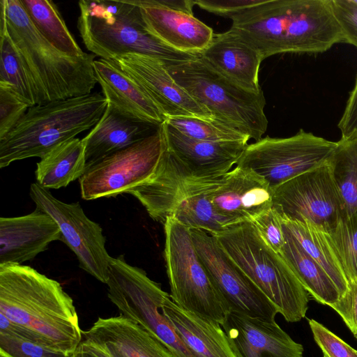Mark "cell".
I'll return each instance as SVG.
<instances>
[{
	"mask_svg": "<svg viewBox=\"0 0 357 357\" xmlns=\"http://www.w3.org/2000/svg\"><path fill=\"white\" fill-rule=\"evenodd\" d=\"M97 82L108 104L132 119L160 126L166 117L144 90L113 61L95 59Z\"/></svg>",
	"mask_w": 357,
	"mask_h": 357,
	"instance_id": "22",
	"label": "cell"
},
{
	"mask_svg": "<svg viewBox=\"0 0 357 357\" xmlns=\"http://www.w3.org/2000/svg\"><path fill=\"white\" fill-rule=\"evenodd\" d=\"M221 327L238 357H303V346L275 321L230 312Z\"/></svg>",
	"mask_w": 357,
	"mask_h": 357,
	"instance_id": "19",
	"label": "cell"
},
{
	"mask_svg": "<svg viewBox=\"0 0 357 357\" xmlns=\"http://www.w3.org/2000/svg\"><path fill=\"white\" fill-rule=\"evenodd\" d=\"M61 230L47 213L36 208L27 215L0 218V264L30 261L49 244L61 240Z\"/></svg>",
	"mask_w": 357,
	"mask_h": 357,
	"instance_id": "20",
	"label": "cell"
},
{
	"mask_svg": "<svg viewBox=\"0 0 357 357\" xmlns=\"http://www.w3.org/2000/svg\"><path fill=\"white\" fill-rule=\"evenodd\" d=\"M281 220L283 230L289 234L302 249L324 269L341 297L343 296L349 289L350 281L327 232L306 219L291 220L281 218Z\"/></svg>",
	"mask_w": 357,
	"mask_h": 357,
	"instance_id": "27",
	"label": "cell"
},
{
	"mask_svg": "<svg viewBox=\"0 0 357 357\" xmlns=\"http://www.w3.org/2000/svg\"><path fill=\"white\" fill-rule=\"evenodd\" d=\"M0 82L10 84L29 107L38 96L29 70L6 31L0 29Z\"/></svg>",
	"mask_w": 357,
	"mask_h": 357,
	"instance_id": "32",
	"label": "cell"
},
{
	"mask_svg": "<svg viewBox=\"0 0 357 357\" xmlns=\"http://www.w3.org/2000/svg\"><path fill=\"white\" fill-rule=\"evenodd\" d=\"M132 1L139 10L146 30L176 51L200 55L213 39V29L194 14L170 8L160 0Z\"/></svg>",
	"mask_w": 357,
	"mask_h": 357,
	"instance_id": "17",
	"label": "cell"
},
{
	"mask_svg": "<svg viewBox=\"0 0 357 357\" xmlns=\"http://www.w3.org/2000/svg\"><path fill=\"white\" fill-rule=\"evenodd\" d=\"M354 2H355V3H357V0H354Z\"/></svg>",
	"mask_w": 357,
	"mask_h": 357,
	"instance_id": "47",
	"label": "cell"
},
{
	"mask_svg": "<svg viewBox=\"0 0 357 357\" xmlns=\"http://www.w3.org/2000/svg\"><path fill=\"white\" fill-rule=\"evenodd\" d=\"M158 127L128 118L108 104L98 123L82 139L86 165L142 140Z\"/></svg>",
	"mask_w": 357,
	"mask_h": 357,
	"instance_id": "25",
	"label": "cell"
},
{
	"mask_svg": "<svg viewBox=\"0 0 357 357\" xmlns=\"http://www.w3.org/2000/svg\"><path fill=\"white\" fill-rule=\"evenodd\" d=\"M283 231L285 242L279 253L310 296L317 302L329 307L335 304L341 296L329 275L289 234Z\"/></svg>",
	"mask_w": 357,
	"mask_h": 357,
	"instance_id": "29",
	"label": "cell"
},
{
	"mask_svg": "<svg viewBox=\"0 0 357 357\" xmlns=\"http://www.w3.org/2000/svg\"><path fill=\"white\" fill-rule=\"evenodd\" d=\"M224 176H205L195 172L166 144L153 174L128 193L142 204L152 219L164 224L182 201L213 190Z\"/></svg>",
	"mask_w": 357,
	"mask_h": 357,
	"instance_id": "14",
	"label": "cell"
},
{
	"mask_svg": "<svg viewBox=\"0 0 357 357\" xmlns=\"http://www.w3.org/2000/svg\"><path fill=\"white\" fill-rule=\"evenodd\" d=\"M331 307L337 312L357 338V279L350 282L346 294Z\"/></svg>",
	"mask_w": 357,
	"mask_h": 357,
	"instance_id": "42",
	"label": "cell"
},
{
	"mask_svg": "<svg viewBox=\"0 0 357 357\" xmlns=\"http://www.w3.org/2000/svg\"><path fill=\"white\" fill-rule=\"evenodd\" d=\"M82 334L112 344L125 357H174L156 336L121 314L99 318Z\"/></svg>",
	"mask_w": 357,
	"mask_h": 357,
	"instance_id": "26",
	"label": "cell"
},
{
	"mask_svg": "<svg viewBox=\"0 0 357 357\" xmlns=\"http://www.w3.org/2000/svg\"><path fill=\"white\" fill-rule=\"evenodd\" d=\"M29 107L10 84L0 82V139L14 128Z\"/></svg>",
	"mask_w": 357,
	"mask_h": 357,
	"instance_id": "37",
	"label": "cell"
},
{
	"mask_svg": "<svg viewBox=\"0 0 357 357\" xmlns=\"http://www.w3.org/2000/svg\"><path fill=\"white\" fill-rule=\"evenodd\" d=\"M201 58L219 74L251 93H263L259 82L263 59L259 52L238 33H214Z\"/></svg>",
	"mask_w": 357,
	"mask_h": 357,
	"instance_id": "21",
	"label": "cell"
},
{
	"mask_svg": "<svg viewBox=\"0 0 357 357\" xmlns=\"http://www.w3.org/2000/svg\"><path fill=\"white\" fill-rule=\"evenodd\" d=\"M231 20L230 29L263 60L281 53H323L345 43L331 0H264Z\"/></svg>",
	"mask_w": 357,
	"mask_h": 357,
	"instance_id": "1",
	"label": "cell"
},
{
	"mask_svg": "<svg viewBox=\"0 0 357 357\" xmlns=\"http://www.w3.org/2000/svg\"><path fill=\"white\" fill-rule=\"evenodd\" d=\"M167 147L195 172L205 176H222L236 165L246 142H208L188 137L164 122Z\"/></svg>",
	"mask_w": 357,
	"mask_h": 357,
	"instance_id": "23",
	"label": "cell"
},
{
	"mask_svg": "<svg viewBox=\"0 0 357 357\" xmlns=\"http://www.w3.org/2000/svg\"><path fill=\"white\" fill-rule=\"evenodd\" d=\"M273 194L262 176L249 168L236 166L208 192V197L216 211L236 225L252 222L269 210Z\"/></svg>",
	"mask_w": 357,
	"mask_h": 357,
	"instance_id": "18",
	"label": "cell"
},
{
	"mask_svg": "<svg viewBox=\"0 0 357 357\" xmlns=\"http://www.w3.org/2000/svg\"><path fill=\"white\" fill-rule=\"evenodd\" d=\"M107 105L102 94L94 92L29 107L0 139V168L17 160L40 158L60 143L93 128Z\"/></svg>",
	"mask_w": 357,
	"mask_h": 357,
	"instance_id": "4",
	"label": "cell"
},
{
	"mask_svg": "<svg viewBox=\"0 0 357 357\" xmlns=\"http://www.w3.org/2000/svg\"><path fill=\"white\" fill-rule=\"evenodd\" d=\"M272 206L282 218L306 219L332 230L342 218V202L328 160L275 188Z\"/></svg>",
	"mask_w": 357,
	"mask_h": 357,
	"instance_id": "11",
	"label": "cell"
},
{
	"mask_svg": "<svg viewBox=\"0 0 357 357\" xmlns=\"http://www.w3.org/2000/svg\"><path fill=\"white\" fill-rule=\"evenodd\" d=\"M166 6L182 12L193 14L195 6L192 0H160Z\"/></svg>",
	"mask_w": 357,
	"mask_h": 357,
	"instance_id": "45",
	"label": "cell"
},
{
	"mask_svg": "<svg viewBox=\"0 0 357 357\" xmlns=\"http://www.w3.org/2000/svg\"><path fill=\"white\" fill-rule=\"evenodd\" d=\"M79 8L77 29L82 42L100 59L138 54L168 66L199 56L176 51L151 36L132 0H81Z\"/></svg>",
	"mask_w": 357,
	"mask_h": 357,
	"instance_id": "5",
	"label": "cell"
},
{
	"mask_svg": "<svg viewBox=\"0 0 357 357\" xmlns=\"http://www.w3.org/2000/svg\"><path fill=\"white\" fill-rule=\"evenodd\" d=\"M165 148L162 124L142 140L87 165L79 179L82 199L128 193L153 174Z\"/></svg>",
	"mask_w": 357,
	"mask_h": 357,
	"instance_id": "10",
	"label": "cell"
},
{
	"mask_svg": "<svg viewBox=\"0 0 357 357\" xmlns=\"http://www.w3.org/2000/svg\"><path fill=\"white\" fill-rule=\"evenodd\" d=\"M30 20L45 39L61 52L80 56L84 52L52 1L20 0Z\"/></svg>",
	"mask_w": 357,
	"mask_h": 357,
	"instance_id": "31",
	"label": "cell"
},
{
	"mask_svg": "<svg viewBox=\"0 0 357 357\" xmlns=\"http://www.w3.org/2000/svg\"><path fill=\"white\" fill-rule=\"evenodd\" d=\"M0 29L25 63L38 105L91 93L98 83L93 66L96 55L72 56L57 50L34 26L20 0L0 1Z\"/></svg>",
	"mask_w": 357,
	"mask_h": 357,
	"instance_id": "3",
	"label": "cell"
},
{
	"mask_svg": "<svg viewBox=\"0 0 357 357\" xmlns=\"http://www.w3.org/2000/svg\"><path fill=\"white\" fill-rule=\"evenodd\" d=\"M112 61L144 90L166 119L213 118L174 79L161 61L138 54H125Z\"/></svg>",
	"mask_w": 357,
	"mask_h": 357,
	"instance_id": "16",
	"label": "cell"
},
{
	"mask_svg": "<svg viewBox=\"0 0 357 357\" xmlns=\"http://www.w3.org/2000/svg\"><path fill=\"white\" fill-rule=\"evenodd\" d=\"M208 192L197 194L184 199L176 207L170 217L190 230L200 229L212 235L234 225L229 219L216 211L209 199Z\"/></svg>",
	"mask_w": 357,
	"mask_h": 357,
	"instance_id": "33",
	"label": "cell"
},
{
	"mask_svg": "<svg viewBox=\"0 0 357 357\" xmlns=\"http://www.w3.org/2000/svg\"><path fill=\"white\" fill-rule=\"evenodd\" d=\"M30 197L36 208L49 214L61 230V240L76 255L79 266L106 284L111 259L99 224L90 220L78 202L65 203L37 183L30 186Z\"/></svg>",
	"mask_w": 357,
	"mask_h": 357,
	"instance_id": "12",
	"label": "cell"
},
{
	"mask_svg": "<svg viewBox=\"0 0 357 357\" xmlns=\"http://www.w3.org/2000/svg\"><path fill=\"white\" fill-rule=\"evenodd\" d=\"M213 236L286 321L296 322L305 317L310 294L281 255L263 239L252 222L234 225Z\"/></svg>",
	"mask_w": 357,
	"mask_h": 357,
	"instance_id": "6",
	"label": "cell"
},
{
	"mask_svg": "<svg viewBox=\"0 0 357 357\" xmlns=\"http://www.w3.org/2000/svg\"><path fill=\"white\" fill-rule=\"evenodd\" d=\"M335 16L340 26L345 43L357 48V3L354 0H331Z\"/></svg>",
	"mask_w": 357,
	"mask_h": 357,
	"instance_id": "40",
	"label": "cell"
},
{
	"mask_svg": "<svg viewBox=\"0 0 357 357\" xmlns=\"http://www.w3.org/2000/svg\"><path fill=\"white\" fill-rule=\"evenodd\" d=\"M197 252L231 312L275 321L276 306L229 257L214 236L190 230Z\"/></svg>",
	"mask_w": 357,
	"mask_h": 357,
	"instance_id": "13",
	"label": "cell"
},
{
	"mask_svg": "<svg viewBox=\"0 0 357 357\" xmlns=\"http://www.w3.org/2000/svg\"><path fill=\"white\" fill-rule=\"evenodd\" d=\"M73 354L0 332V357H73Z\"/></svg>",
	"mask_w": 357,
	"mask_h": 357,
	"instance_id": "36",
	"label": "cell"
},
{
	"mask_svg": "<svg viewBox=\"0 0 357 357\" xmlns=\"http://www.w3.org/2000/svg\"><path fill=\"white\" fill-rule=\"evenodd\" d=\"M73 357H96L80 342L76 350L73 354Z\"/></svg>",
	"mask_w": 357,
	"mask_h": 357,
	"instance_id": "46",
	"label": "cell"
},
{
	"mask_svg": "<svg viewBox=\"0 0 357 357\" xmlns=\"http://www.w3.org/2000/svg\"><path fill=\"white\" fill-rule=\"evenodd\" d=\"M174 79L212 116L255 141L268 127L264 93L245 91L210 67L199 56L165 66Z\"/></svg>",
	"mask_w": 357,
	"mask_h": 357,
	"instance_id": "7",
	"label": "cell"
},
{
	"mask_svg": "<svg viewBox=\"0 0 357 357\" xmlns=\"http://www.w3.org/2000/svg\"><path fill=\"white\" fill-rule=\"evenodd\" d=\"M0 312L54 349L73 354L82 340L72 298L29 266L0 264Z\"/></svg>",
	"mask_w": 357,
	"mask_h": 357,
	"instance_id": "2",
	"label": "cell"
},
{
	"mask_svg": "<svg viewBox=\"0 0 357 357\" xmlns=\"http://www.w3.org/2000/svg\"><path fill=\"white\" fill-rule=\"evenodd\" d=\"M264 0H195L194 4L213 14L231 19L242 11L261 3Z\"/></svg>",
	"mask_w": 357,
	"mask_h": 357,
	"instance_id": "41",
	"label": "cell"
},
{
	"mask_svg": "<svg viewBox=\"0 0 357 357\" xmlns=\"http://www.w3.org/2000/svg\"><path fill=\"white\" fill-rule=\"evenodd\" d=\"M314 341L324 357H357V350L314 319H309Z\"/></svg>",
	"mask_w": 357,
	"mask_h": 357,
	"instance_id": "38",
	"label": "cell"
},
{
	"mask_svg": "<svg viewBox=\"0 0 357 357\" xmlns=\"http://www.w3.org/2000/svg\"><path fill=\"white\" fill-rule=\"evenodd\" d=\"M337 142L301 128L288 137H262L248 144L236 166L262 176L273 191L289 180L318 167L329 159Z\"/></svg>",
	"mask_w": 357,
	"mask_h": 357,
	"instance_id": "9",
	"label": "cell"
},
{
	"mask_svg": "<svg viewBox=\"0 0 357 357\" xmlns=\"http://www.w3.org/2000/svg\"><path fill=\"white\" fill-rule=\"evenodd\" d=\"M181 134L208 142H246L250 139L239 130L213 118L198 116L168 117L165 121Z\"/></svg>",
	"mask_w": 357,
	"mask_h": 357,
	"instance_id": "34",
	"label": "cell"
},
{
	"mask_svg": "<svg viewBox=\"0 0 357 357\" xmlns=\"http://www.w3.org/2000/svg\"><path fill=\"white\" fill-rule=\"evenodd\" d=\"M327 234L344 266L349 281L356 280L357 212L342 218Z\"/></svg>",
	"mask_w": 357,
	"mask_h": 357,
	"instance_id": "35",
	"label": "cell"
},
{
	"mask_svg": "<svg viewBox=\"0 0 357 357\" xmlns=\"http://www.w3.org/2000/svg\"><path fill=\"white\" fill-rule=\"evenodd\" d=\"M342 202V218L357 212V130L337 142L328 159Z\"/></svg>",
	"mask_w": 357,
	"mask_h": 357,
	"instance_id": "30",
	"label": "cell"
},
{
	"mask_svg": "<svg viewBox=\"0 0 357 357\" xmlns=\"http://www.w3.org/2000/svg\"><path fill=\"white\" fill-rule=\"evenodd\" d=\"M81 342L96 357H125L115 346L108 342L84 337Z\"/></svg>",
	"mask_w": 357,
	"mask_h": 357,
	"instance_id": "44",
	"label": "cell"
},
{
	"mask_svg": "<svg viewBox=\"0 0 357 357\" xmlns=\"http://www.w3.org/2000/svg\"><path fill=\"white\" fill-rule=\"evenodd\" d=\"M35 176L41 187L59 189L84 174L86 161L85 148L79 138L64 141L40 158L36 164Z\"/></svg>",
	"mask_w": 357,
	"mask_h": 357,
	"instance_id": "28",
	"label": "cell"
},
{
	"mask_svg": "<svg viewBox=\"0 0 357 357\" xmlns=\"http://www.w3.org/2000/svg\"><path fill=\"white\" fill-rule=\"evenodd\" d=\"M163 225L171 298L182 309L222 326L231 310L201 261L190 230L172 217Z\"/></svg>",
	"mask_w": 357,
	"mask_h": 357,
	"instance_id": "8",
	"label": "cell"
},
{
	"mask_svg": "<svg viewBox=\"0 0 357 357\" xmlns=\"http://www.w3.org/2000/svg\"><path fill=\"white\" fill-rule=\"evenodd\" d=\"M167 294L160 284L142 273L123 280L111 301L121 315L156 336L174 357H197L162 313Z\"/></svg>",
	"mask_w": 357,
	"mask_h": 357,
	"instance_id": "15",
	"label": "cell"
},
{
	"mask_svg": "<svg viewBox=\"0 0 357 357\" xmlns=\"http://www.w3.org/2000/svg\"><path fill=\"white\" fill-rule=\"evenodd\" d=\"M161 311L197 357H238L219 324L182 309L169 294Z\"/></svg>",
	"mask_w": 357,
	"mask_h": 357,
	"instance_id": "24",
	"label": "cell"
},
{
	"mask_svg": "<svg viewBox=\"0 0 357 357\" xmlns=\"http://www.w3.org/2000/svg\"><path fill=\"white\" fill-rule=\"evenodd\" d=\"M337 127L342 136H347L357 130V73Z\"/></svg>",
	"mask_w": 357,
	"mask_h": 357,
	"instance_id": "43",
	"label": "cell"
},
{
	"mask_svg": "<svg viewBox=\"0 0 357 357\" xmlns=\"http://www.w3.org/2000/svg\"><path fill=\"white\" fill-rule=\"evenodd\" d=\"M266 243L275 252H280L285 242L282 220L273 206L253 221Z\"/></svg>",
	"mask_w": 357,
	"mask_h": 357,
	"instance_id": "39",
	"label": "cell"
}]
</instances>
